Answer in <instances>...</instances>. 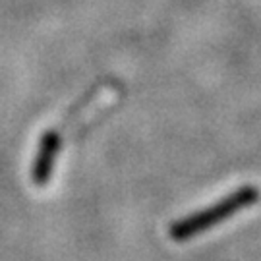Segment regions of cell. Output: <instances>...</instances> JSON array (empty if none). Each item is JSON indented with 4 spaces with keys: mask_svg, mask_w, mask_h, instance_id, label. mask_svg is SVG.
I'll return each mask as SVG.
<instances>
[{
    "mask_svg": "<svg viewBox=\"0 0 261 261\" xmlns=\"http://www.w3.org/2000/svg\"><path fill=\"white\" fill-rule=\"evenodd\" d=\"M259 199V192L253 186H244L240 190H236L234 194L223 197L221 201H217L215 205L207 207L203 211L184 217L170 226V236L176 242H186L190 238H194L197 234L207 232L209 228H213L217 224H221L223 221L234 217L236 213H240L244 209H248Z\"/></svg>",
    "mask_w": 261,
    "mask_h": 261,
    "instance_id": "obj_1",
    "label": "cell"
},
{
    "mask_svg": "<svg viewBox=\"0 0 261 261\" xmlns=\"http://www.w3.org/2000/svg\"><path fill=\"white\" fill-rule=\"evenodd\" d=\"M58 147V140H56L55 134H48L43 140L41 151L37 155V163H35V170H33V180L37 184H45L50 174V168H53V161H55V153Z\"/></svg>",
    "mask_w": 261,
    "mask_h": 261,
    "instance_id": "obj_2",
    "label": "cell"
}]
</instances>
